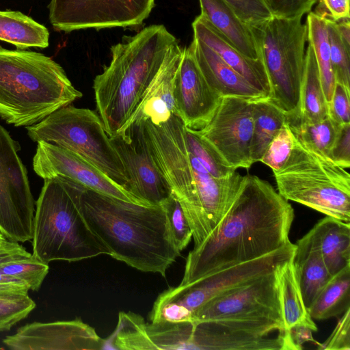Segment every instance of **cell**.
<instances>
[{
	"label": "cell",
	"instance_id": "cell-1",
	"mask_svg": "<svg viewBox=\"0 0 350 350\" xmlns=\"http://www.w3.org/2000/svg\"><path fill=\"white\" fill-rule=\"evenodd\" d=\"M295 213L291 204L267 181L254 175L244 180L215 229L189 253L180 285L247 262L286 245Z\"/></svg>",
	"mask_w": 350,
	"mask_h": 350
},
{
	"label": "cell",
	"instance_id": "cell-2",
	"mask_svg": "<svg viewBox=\"0 0 350 350\" xmlns=\"http://www.w3.org/2000/svg\"><path fill=\"white\" fill-rule=\"evenodd\" d=\"M80 206L88 226L109 256L133 268L165 277L180 255L161 206L130 202L84 187Z\"/></svg>",
	"mask_w": 350,
	"mask_h": 350
},
{
	"label": "cell",
	"instance_id": "cell-3",
	"mask_svg": "<svg viewBox=\"0 0 350 350\" xmlns=\"http://www.w3.org/2000/svg\"><path fill=\"white\" fill-rule=\"evenodd\" d=\"M177 44L164 25H152L111 46L110 63L93 83L97 111L109 137L129 122Z\"/></svg>",
	"mask_w": 350,
	"mask_h": 350
},
{
	"label": "cell",
	"instance_id": "cell-4",
	"mask_svg": "<svg viewBox=\"0 0 350 350\" xmlns=\"http://www.w3.org/2000/svg\"><path fill=\"white\" fill-rule=\"evenodd\" d=\"M82 96L50 57L0 46V118L8 124L33 125Z\"/></svg>",
	"mask_w": 350,
	"mask_h": 350
},
{
	"label": "cell",
	"instance_id": "cell-5",
	"mask_svg": "<svg viewBox=\"0 0 350 350\" xmlns=\"http://www.w3.org/2000/svg\"><path fill=\"white\" fill-rule=\"evenodd\" d=\"M83 187L62 176L44 179L33 217L32 254L36 258L46 263L71 262L109 255L82 214Z\"/></svg>",
	"mask_w": 350,
	"mask_h": 350
},
{
	"label": "cell",
	"instance_id": "cell-6",
	"mask_svg": "<svg viewBox=\"0 0 350 350\" xmlns=\"http://www.w3.org/2000/svg\"><path fill=\"white\" fill-rule=\"evenodd\" d=\"M273 172L278 193L288 201L350 223V175L329 157L294 135L288 159Z\"/></svg>",
	"mask_w": 350,
	"mask_h": 350
},
{
	"label": "cell",
	"instance_id": "cell-7",
	"mask_svg": "<svg viewBox=\"0 0 350 350\" xmlns=\"http://www.w3.org/2000/svg\"><path fill=\"white\" fill-rule=\"evenodd\" d=\"M252 28L271 88L268 100L292 117L297 111L304 70L306 23L301 17L272 16Z\"/></svg>",
	"mask_w": 350,
	"mask_h": 350
},
{
	"label": "cell",
	"instance_id": "cell-8",
	"mask_svg": "<svg viewBox=\"0 0 350 350\" xmlns=\"http://www.w3.org/2000/svg\"><path fill=\"white\" fill-rule=\"evenodd\" d=\"M26 129L33 142L44 141L75 152L126 189L124 165L95 111L68 105Z\"/></svg>",
	"mask_w": 350,
	"mask_h": 350
},
{
	"label": "cell",
	"instance_id": "cell-9",
	"mask_svg": "<svg viewBox=\"0 0 350 350\" xmlns=\"http://www.w3.org/2000/svg\"><path fill=\"white\" fill-rule=\"evenodd\" d=\"M295 244L260 258L204 276L192 283L170 287L156 299L149 314L151 322L190 321L193 314L211 299L260 276L274 271L291 259Z\"/></svg>",
	"mask_w": 350,
	"mask_h": 350
},
{
	"label": "cell",
	"instance_id": "cell-10",
	"mask_svg": "<svg viewBox=\"0 0 350 350\" xmlns=\"http://www.w3.org/2000/svg\"><path fill=\"white\" fill-rule=\"evenodd\" d=\"M21 147L0 124V232L8 240L32 239L34 200Z\"/></svg>",
	"mask_w": 350,
	"mask_h": 350
},
{
	"label": "cell",
	"instance_id": "cell-11",
	"mask_svg": "<svg viewBox=\"0 0 350 350\" xmlns=\"http://www.w3.org/2000/svg\"><path fill=\"white\" fill-rule=\"evenodd\" d=\"M155 0H51L54 29L69 33L85 29L133 27L150 15Z\"/></svg>",
	"mask_w": 350,
	"mask_h": 350
},
{
	"label": "cell",
	"instance_id": "cell-12",
	"mask_svg": "<svg viewBox=\"0 0 350 350\" xmlns=\"http://www.w3.org/2000/svg\"><path fill=\"white\" fill-rule=\"evenodd\" d=\"M219 320L267 321L284 327L275 270L211 299L190 319Z\"/></svg>",
	"mask_w": 350,
	"mask_h": 350
},
{
	"label": "cell",
	"instance_id": "cell-13",
	"mask_svg": "<svg viewBox=\"0 0 350 350\" xmlns=\"http://www.w3.org/2000/svg\"><path fill=\"white\" fill-rule=\"evenodd\" d=\"M254 118L252 100L222 97L211 121L196 131L230 167L249 169L252 165L251 142Z\"/></svg>",
	"mask_w": 350,
	"mask_h": 350
},
{
	"label": "cell",
	"instance_id": "cell-14",
	"mask_svg": "<svg viewBox=\"0 0 350 350\" xmlns=\"http://www.w3.org/2000/svg\"><path fill=\"white\" fill-rule=\"evenodd\" d=\"M110 139L126 172V189L146 205L161 206L172 191L148 149L142 120L131 123Z\"/></svg>",
	"mask_w": 350,
	"mask_h": 350
},
{
	"label": "cell",
	"instance_id": "cell-15",
	"mask_svg": "<svg viewBox=\"0 0 350 350\" xmlns=\"http://www.w3.org/2000/svg\"><path fill=\"white\" fill-rule=\"evenodd\" d=\"M33 168L36 174L43 179L64 177L103 195L146 205L123 185L79 155L44 141L37 142Z\"/></svg>",
	"mask_w": 350,
	"mask_h": 350
},
{
	"label": "cell",
	"instance_id": "cell-16",
	"mask_svg": "<svg viewBox=\"0 0 350 350\" xmlns=\"http://www.w3.org/2000/svg\"><path fill=\"white\" fill-rule=\"evenodd\" d=\"M193 321L199 350H284V327L273 321Z\"/></svg>",
	"mask_w": 350,
	"mask_h": 350
},
{
	"label": "cell",
	"instance_id": "cell-17",
	"mask_svg": "<svg viewBox=\"0 0 350 350\" xmlns=\"http://www.w3.org/2000/svg\"><path fill=\"white\" fill-rule=\"evenodd\" d=\"M3 344L12 350L103 349L105 339L80 318L49 323L33 322L7 336Z\"/></svg>",
	"mask_w": 350,
	"mask_h": 350
},
{
	"label": "cell",
	"instance_id": "cell-18",
	"mask_svg": "<svg viewBox=\"0 0 350 350\" xmlns=\"http://www.w3.org/2000/svg\"><path fill=\"white\" fill-rule=\"evenodd\" d=\"M221 98L207 83L190 47L183 48L174 88L176 116L187 128L201 130L211 121Z\"/></svg>",
	"mask_w": 350,
	"mask_h": 350
},
{
	"label": "cell",
	"instance_id": "cell-19",
	"mask_svg": "<svg viewBox=\"0 0 350 350\" xmlns=\"http://www.w3.org/2000/svg\"><path fill=\"white\" fill-rule=\"evenodd\" d=\"M183 53V48L177 44L150 82L137 109L122 131L135 121L148 120L158 124L172 115H176L174 88Z\"/></svg>",
	"mask_w": 350,
	"mask_h": 350
},
{
	"label": "cell",
	"instance_id": "cell-20",
	"mask_svg": "<svg viewBox=\"0 0 350 350\" xmlns=\"http://www.w3.org/2000/svg\"><path fill=\"white\" fill-rule=\"evenodd\" d=\"M193 38L214 51L228 65L268 99L271 88L261 59L242 54L200 14L192 23Z\"/></svg>",
	"mask_w": 350,
	"mask_h": 350
},
{
	"label": "cell",
	"instance_id": "cell-21",
	"mask_svg": "<svg viewBox=\"0 0 350 350\" xmlns=\"http://www.w3.org/2000/svg\"><path fill=\"white\" fill-rule=\"evenodd\" d=\"M189 46L207 83L221 97L267 99L202 42L193 38Z\"/></svg>",
	"mask_w": 350,
	"mask_h": 350
},
{
	"label": "cell",
	"instance_id": "cell-22",
	"mask_svg": "<svg viewBox=\"0 0 350 350\" xmlns=\"http://www.w3.org/2000/svg\"><path fill=\"white\" fill-rule=\"evenodd\" d=\"M333 275L350 265V223L326 216L304 236Z\"/></svg>",
	"mask_w": 350,
	"mask_h": 350
},
{
	"label": "cell",
	"instance_id": "cell-23",
	"mask_svg": "<svg viewBox=\"0 0 350 350\" xmlns=\"http://www.w3.org/2000/svg\"><path fill=\"white\" fill-rule=\"evenodd\" d=\"M201 14L234 47L246 57L261 59L252 28L241 21L223 0H199Z\"/></svg>",
	"mask_w": 350,
	"mask_h": 350
},
{
	"label": "cell",
	"instance_id": "cell-24",
	"mask_svg": "<svg viewBox=\"0 0 350 350\" xmlns=\"http://www.w3.org/2000/svg\"><path fill=\"white\" fill-rule=\"evenodd\" d=\"M275 275L284 329V350H293L288 338L291 328L297 325H307L313 332H317L318 328L304 304L293 258L278 266Z\"/></svg>",
	"mask_w": 350,
	"mask_h": 350
},
{
	"label": "cell",
	"instance_id": "cell-25",
	"mask_svg": "<svg viewBox=\"0 0 350 350\" xmlns=\"http://www.w3.org/2000/svg\"><path fill=\"white\" fill-rule=\"evenodd\" d=\"M328 116V105L322 88L312 47L308 43L305 53L299 101L295 114L288 121L317 122Z\"/></svg>",
	"mask_w": 350,
	"mask_h": 350
},
{
	"label": "cell",
	"instance_id": "cell-26",
	"mask_svg": "<svg viewBox=\"0 0 350 350\" xmlns=\"http://www.w3.org/2000/svg\"><path fill=\"white\" fill-rule=\"evenodd\" d=\"M297 282L307 309L332 277L319 252L303 237L293 257Z\"/></svg>",
	"mask_w": 350,
	"mask_h": 350
},
{
	"label": "cell",
	"instance_id": "cell-27",
	"mask_svg": "<svg viewBox=\"0 0 350 350\" xmlns=\"http://www.w3.org/2000/svg\"><path fill=\"white\" fill-rule=\"evenodd\" d=\"M0 40L14 45L17 49L49 46L47 28L18 11H0Z\"/></svg>",
	"mask_w": 350,
	"mask_h": 350
},
{
	"label": "cell",
	"instance_id": "cell-28",
	"mask_svg": "<svg viewBox=\"0 0 350 350\" xmlns=\"http://www.w3.org/2000/svg\"><path fill=\"white\" fill-rule=\"evenodd\" d=\"M350 308V265L336 274L308 308L313 320L336 317Z\"/></svg>",
	"mask_w": 350,
	"mask_h": 350
},
{
	"label": "cell",
	"instance_id": "cell-29",
	"mask_svg": "<svg viewBox=\"0 0 350 350\" xmlns=\"http://www.w3.org/2000/svg\"><path fill=\"white\" fill-rule=\"evenodd\" d=\"M254 128L251 159L260 161L267 148L287 120L286 115L266 98L252 100Z\"/></svg>",
	"mask_w": 350,
	"mask_h": 350
},
{
	"label": "cell",
	"instance_id": "cell-30",
	"mask_svg": "<svg viewBox=\"0 0 350 350\" xmlns=\"http://www.w3.org/2000/svg\"><path fill=\"white\" fill-rule=\"evenodd\" d=\"M306 23L308 43L314 53L322 88L328 105L336 81L331 63L326 21L323 17L310 12Z\"/></svg>",
	"mask_w": 350,
	"mask_h": 350
},
{
	"label": "cell",
	"instance_id": "cell-31",
	"mask_svg": "<svg viewBox=\"0 0 350 350\" xmlns=\"http://www.w3.org/2000/svg\"><path fill=\"white\" fill-rule=\"evenodd\" d=\"M287 122L296 137L329 158L341 125L334 122L329 116L319 122L312 123Z\"/></svg>",
	"mask_w": 350,
	"mask_h": 350
},
{
	"label": "cell",
	"instance_id": "cell-32",
	"mask_svg": "<svg viewBox=\"0 0 350 350\" xmlns=\"http://www.w3.org/2000/svg\"><path fill=\"white\" fill-rule=\"evenodd\" d=\"M184 134L189 150L211 175L216 178H226L237 171L228 165L216 150L196 131L185 126Z\"/></svg>",
	"mask_w": 350,
	"mask_h": 350
},
{
	"label": "cell",
	"instance_id": "cell-33",
	"mask_svg": "<svg viewBox=\"0 0 350 350\" xmlns=\"http://www.w3.org/2000/svg\"><path fill=\"white\" fill-rule=\"evenodd\" d=\"M0 270L10 276L17 278L29 287L33 291L40 289L49 271V263L30 256L0 265Z\"/></svg>",
	"mask_w": 350,
	"mask_h": 350
},
{
	"label": "cell",
	"instance_id": "cell-34",
	"mask_svg": "<svg viewBox=\"0 0 350 350\" xmlns=\"http://www.w3.org/2000/svg\"><path fill=\"white\" fill-rule=\"evenodd\" d=\"M326 21L329 43L330 58L335 81L350 88V48L342 40L336 22L324 18Z\"/></svg>",
	"mask_w": 350,
	"mask_h": 350
},
{
	"label": "cell",
	"instance_id": "cell-35",
	"mask_svg": "<svg viewBox=\"0 0 350 350\" xmlns=\"http://www.w3.org/2000/svg\"><path fill=\"white\" fill-rule=\"evenodd\" d=\"M28 295L20 293H0V332L9 331L36 308Z\"/></svg>",
	"mask_w": 350,
	"mask_h": 350
},
{
	"label": "cell",
	"instance_id": "cell-36",
	"mask_svg": "<svg viewBox=\"0 0 350 350\" xmlns=\"http://www.w3.org/2000/svg\"><path fill=\"white\" fill-rule=\"evenodd\" d=\"M161 206L167 215L173 243L178 250L181 252L186 248L192 238V232L183 211L172 193Z\"/></svg>",
	"mask_w": 350,
	"mask_h": 350
},
{
	"label": "cell",
	"instance_id": "cell-37",
	"mask_svg": "<svg viewBox=\"0 0 350 350\" xmlns=\"http://www.w3.org/2000/svg\"><path fill=\"white\" fill-rule=\"evenodd\" d=\"M293 146L294 135L286 120L269 144L260 161L273 172L278 171L286 163Z\"/></svg>",
	"mask_w": 350,
	"mask_h": 350
},
{
	"label": "cell",
	"instance_id": "cell-38",
	"mask_svg": "<svg viewBox=\"0 0 350 350\" xmlns=\"http://www.w3.org/2000/svg\"><path fill=\"white\" fill-rule=\"evenodd\" d=\"M237 16L251 27H256L273 16L262 0H223Z\"/></svg>",
	"mask_w": 350,
	"mask_h": 350
},
{
	"label": "cell",
	"instance_id": "cell-39",
	"mask_svg": "<svg viewBox=\"0 0 350 350\" xmlns=\"http://www.w3.org/2000/svg\"><path fill=\"white\" fill-rule=\"evenodd\" d=\"M271 15L282 18H302L319 0H262Z\"/></svg>",
	"mask_w": 350,
	"mask_h": 350
},
{
	"label": "cell",
	"instance_id": "cell-40",
	"mask_svg": "<svg viewBox=\"0 0 350 350\" xmlns=\"http://www.w3.org/2000/svg\"><path fill=\"white\" fill-rule=\"evenodd\" d=\"M350 88L336 82L328 104V116L338 125L350 124Z\"/></svg>",
	"mask_w": 350,
	"mask_h": 350
},
{
	"label": "cell",
	"instance_id": "cell-41",
	"mask_svg": "<svg viewBox=\"0 0 350 350\" xmlns=\"http://www.w3.org/2000/svg\"><path fill=\"white\" fill-rule=\"evenodd\" d=\"M317 344L319 349L350 350V308L342 313L327 340Z\"/></svg>",
	"mask_w": 350,
	"mask_h": 350
},
{
	"label": "cell",
	"instance_id": "cell-42",
	"mask_svg": "<svg viewBox=\"0 0 350 350\" xmlns=\"http://www.w3.org/2000/svg\"><path fill=\"white\" fill-rule=\"evenodd\" d=\"M329 158L342 168L350 167V124L340 126Z\"/></svg>",
	"mask_w": 350,
	"mask_h": 350
},
{
	"label": "cell",
	"instance_id": "cell-43",
	"mask_svg": "<svg viewBox=\"0 0 350 350\" xmlns=\"http://www.w3.org/2000/svg\"><path fill=\"white\" fill-rule=\"evenodd\" d=\"M314 13L335 22L349 19V0H319Z\"/></svg>",
	"mask_w": 350,
	"mask_h": 350
},
{
	"label": "cell",
	"instance_id": "cell-44",
	"mask_svg": "<svg viewBox=\"0 0 350 350\" xmlns=\"http://www.w3.org/2000/svg\"><path fill=\"white\" fill-rule=\"evenodd\" d=\"M31 255L18 242L6 238L0 243V265L10 261L27 258Z\"/></svg>",
	"mask_w": 350,
	"mask_h": 350
},
{
	"label": "cell",
	"instance_id": "cell-45",
	"mask_svg": "<svg viewBox=\"0 0 350 350\" xmlns=\"http://www.w3.org/2000/svg\"><path fill=\"white\" fill-rule=\"evenodd\" d=\"M313 330L308 326L297 325L293 326L288 332V338L293 350H301L305 342H313L317 343L313 338Z\"/></svg>",
	"mask_w": 350,
	"mask_h": 350
},
{
	"label": "cell",
	"instance_id": "cell-46",
	"mask_svg": "<svg viewBox=\"0 0 350 350\" xmlns=\"http://www.w3.org/2000/svg\"><path fill=\"white\" fill-rule=\"evenodd\" d=\"M29 287L24 282L5 274L0 270V293L28 294Z\"/></svg>",
	"mask_w": 350,
	"mask_h": 350
},
{
	"label": "cell",
	"instance_id": "cell-47",
	"mask_svg": "<svg viewBox=\"0 0 350 350\" xmlns=\"http://www.w3.org/2000/svg\"><path fill=\"white\" fill-rule=\"evenodd\" d=\"M336 29L345 45L350 48V21L344 19L336 22Z\"/></svg>",
	"mask_w": 350,
	"mask_h": 350
},
{
	"label": "cell",
	"instance_id": "cell-48",
	"mask_svg": "<svg viewBox=\"0 0 350 350\" xmlns=\"http://www.w3.org/2000/svg\"><path fill=\"white\" fill-rule=\"evenodd\" d=\"M5 239V237L0 232V243Z\"/></svg>",
	"mask_w": 350,
	"mask_h": 350
}]
</instances>
